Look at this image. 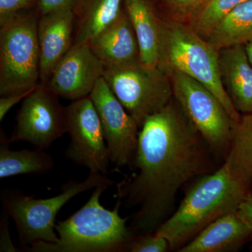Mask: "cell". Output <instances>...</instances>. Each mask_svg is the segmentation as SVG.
<instances>
[{
    "label": "cell",
    "mask_w": 252,
    "mask_h": 252,
    "mask_svg": "<svg viewBox=\"0 0 252 252\" xmlns=\"http://www.w3.org/2000/svg\"><path fill=\"white\" fill-rule=\"evenodd\" d=\"M172 97L140 126L133 173L117 184L116 198L135 208L128 225L134 235L156 233L173 213L180 189L221 165Z\"/></svg>",
    "instance_id": "cell-1"
},
{
    "label": "cell",
    "mask_w": 252,
    "mask_h": 252,
    "mask_svg": "<svg viewBox=\"0 0 252 252\" xmlns=\"http://www.w3.org/2000/svg\"><path fill=\"white\" fill-rule=\"evenodd\" d=\"M248 193L222 164L192 185L177 210L156 233L166 239L170 251L177 252L212 222L237 211Z\"/></svg>",
    "instance_id": "cell-2"
},
{
    "label": "cell",
    "mask_w": 252,
    "mask_h": 252,
    "mask_svg": "<svg viewBox=\"0 0 252 252\" xmlns=\"http://www.w3.org/2000/svg\"><path fill=\"white\" fill-rule=\"evenodd\" d=\"M109 185L94 189L81 208L65 220L56 222L59 236L56 243L38 242L23 248L30 252H122L135 237L127 225L130 217L119 215L122 203L117 200L113 210L100 203V196Z\"/></svg>",
    "instance_id": "cell-3"
},
{
    "label": "cell",
    "mask_w": 252,
    "mask_h": 252,
    "mask_svg": "<svg viewBox=\"0 0 252 252\" xmlns=\"http://www.w3.org/2000/svg\"><path fill=\"white\" fill-rule=\"evenodd\" d=\"M158 67L179 72L201 83L220 99L235 123L241 114L227 94L220 67V51L188 24L161 18Z\"/></svg>",
    "instance_id": "cell-4"
},
{
    "label": "cell",
    "mask_w": 252,
    "mask_h": 252,
    "mask_svg": "<svg viewBox=\"0 0 252 252\" xmlns=\"http://www.w3.org/2000/svg\"><path fill=\"white\" fill-rule=\"evenodd\" d=\"M112 186L107 175L90 172L84 181L70 180L61 186V193L49 198L25 195L21 189H4L1 193L3 210L14 220L23 249L38 242L56 243V217L64 205L83 192L100 185Z\"/></svg>",
    "instance_id": "cell-5"
},
{
    "label": "cell",
    "mask_w": 252,
    "mask_h": 252,
    "mask_svg": "<svg viewBox=\"0 0 252 252\" xmlns=\"http://www.w3.org/2000/svg\"><path fill=\"white\" fill-rule=\"evenodd\" d=\"M37 9L0 23V96L26 92L40 84Z\"/></svg>",
    "instance_id": "cell-6"
},
{
    "label": "cell",
    "mask_w": 252,
    "mask_h": 252,
    "mask_svg": "<svg viewBox=\"0 0 252 252\" xmlns=\"http://www.w3.org/2000/svg\"><path fill=\"white\" fill-rule=\"evenodd\" d=\"M173 97L220 164L229 152L236 123L224 106L201 83L179 72L168 73Z\"/></svg>",
    "instance_id": "cell-7"
},
{
    "label": "cell",
    "mask_w": 252,
    "mask_h": 252,
    "mask_svg": "<svg viewBox=\"0 0 252 252\" xmlns=\"http://www.w3.org/2000/svg\"><path fill=\"white\" fill-rule=\"evenodd\" d=\"M103 77L140 126L173 97L170 74L160 67H148L140 60L105 67Z\"/></svg>",
    "instance_id": "cell-8"
},
{
    "label": "cell",
    "mask_w": 252,
    "mask_h": 252,
    "mask_svg": "<svg viewBox=\"0 0 252 252\" xmlns=\"http://www.w3.org/2000/svg\"><path fill=\"white\" fill-rule=\"evenodd\" d=\"M69 145L64 156L93 173L107 175L111 161L100 120L90 96L72 101L65 107Z\"/></svg>",
    "instance_id": "cell-9"
},
{
    "label": "cell",
    "mask_w": 252,
    "mask_h": 252,
    "mask_svg": "<svg viewBox=\"0 0 252 252\" xmlns=\"http://www.w3.org/2000/svg\"><path fill=\"white\" fill-rule=\"evenodd\" d=\"M10 143L26 142L45 150L66 132L65 107L59 97L39 84L28 94L18 109Z\"/></svg>",
    "instance_id": "cell-10"
},
{
    "label": "cell",
    "mask_w": 252,
    "mask_h": 252,
    "mask_svg": "<svg viewBox=\"0 0 252 252\" xmlns=\"http://www.w3.org/2000/svg\"><path fill=\"white\" fill-rule=\"evenodd\" d=\"M98 114L113 171L132 170L135 162L140 126L116 97L104 77L90 94Z\"/></svg>",
    "instance_id": "cell-11"
},
{
    "label": "cell",
    "mask_w": 252,
    "mask_h": 252,
    "mask_svg": "<svg viewBox=\"0 0 252 252\" xmlns=\"http://www.w3.org/2000/svg\"><path fill=\"white\" fill-rule=\"evenodd\" d=\"M105 66L88 44L72 45L45 84L59 98L77 100L90 95Z\"/></svg>",
    "instance_id": "cell-12"
},
{
    "label": "cell",
    "mask_w": 252,
    "mask_h": 252,
    "mask_svg": "<svg viewBox=\"0 0 252 252\" xmlns=\"http://www.w3.org/2000/svg\"><path fill=\"white\" fill-rule=\"evenodd\" d=\"M74 13L72 8L39 16L38 39L41 55L40 84L45 85L56 64L73 44Z\"/></svg>",
    "instance_id": "cell-13"
},
{
    "label": "cell",
    "mask_w": 252,
    "mask_h": 252,
    "mask_svg": "<svg viewBox=\"0 0 252 252\" xmlns=\"http://www.w3.org/2000/svg\"><path fill=\"white\" fill-rule=\"evenodd\" d=\"M88 44L105 67L140 60L138 41L124 5L119 16Z\"/></svg>",
    "instance_id": "cell-14"
},
{
    "label": "cell",
    "mask_w": 252,
    "mask_h": 252,
    "mask_svg": "<svg viewBox=\"0 0 252 252\" xmlns=\"http://www.w3.org/2000/svg\"><path fill=\"white\" fill-rule=\"evenodd\" d=\"M252 228L238 214L220 217L177 252H235L249 243Z\"/></svg>",
    "instance_id": "cell-15"
},
{
    "label": "cell",
    "mask_w": 252,
    "mask_h": 252,
    "mask_svg": "<svg viewBox=\"0 0 252 252\" xmlns=\"http://www.w3.org/2000/svg\"><path fill=\"white\" fill-rule=\"evenodd\" d=\"M220 77L227 94L241 115L252 114V65L245 45L220 50Z\"/></svg>",
    "instance_id": "cell-16"
},
{
    "label": "cell",
    "mask_w": 252,
    "mask_h": 252,
    "mask_svg": "<svg viewBox=\"0 0 252 252\" xmlns=\"http://www.w3.org/2000/svg\"><path fill=\"white\" fill-rule=\"evenodd\" d=\"M124 7L140 49V61L150 67H158L161 18L152 0H124Z\"/></svg>",
    "instance_id": "cell-17"
},
{
    "label": "cell",
    "mask_w": 252,
    "mask_h": 252,
    "mask_svg": "<svg viewBox=\"0 0 252 252\" xmlns=\"http://www.w3.org/2000/svg\"><path fill=\"white\" fill-rule=\"evenodd\" d=\"M124 0H77L72 45L87 44L119 16Z\"/></svg>",
    "instance_id": "cell-18"
},
{
    "label": "cell",
    "mask_w": 252,
    "mask_h": 252,
    "mask_svg": "<svg viewBox=\"0 0 252 252\" xmlns=\"http://www.w3.org/2000/svg\"><path fill=\"white\" fill-rule=\"evenodd\" d=\"M223 164L233 180L249 193L252 191V114L242 115L235 124Z\"/></svg>",
    "instance_id": "cell-19"
},
{
    "label": "cell",
    "mask_w": 252,
    "mask_h": 252,
    "mask_svg": "<svg viewBox=\"0 0 252 252\" xmlns=\"http://www.w3.org/2000/svg\"><path fill=\"white\" fill-rule=\"evenodd\" d=\"M4 131L0 132V179L19 175H42L54 167V158L41 149L12 151Z\"/></svg>",
    "instance_id": "cell-20"
},
{
    "label": "cell",
    "mask_w": 252,
    "mask_h": 252,
    "mask_svg": "<svg viewBox=\"0 0 252 252\" xmlns=\"http://www.w3.org/2000/svg\"><path fill=\"white\" fill-rule=\"evenodd\" d=\"M206 39L219 51L252 41V0L244 1L225 15Z\"/></svg>",
    "instance_id": "cell-21"
},
{
    "label": "cell",
    "mask_w": 252,
    "mask_h": 252,
    "mask_svg": "<svg viewBox=\"0 0 252 252\" xmlns=\"http://www.w3.org/2000/svg\"><path fill=\"white\" fill-rule=\"evenodd\" d=\"M245 1L248 0H210L188 25L206 39L225 15Z\"/></svg>",
    "instance_id": "cell-22"
},
{
    "label": "cell",
    "mask_w": 252,
    "mask_h": 252,
    "mask_svg": "<svg viewBox=\"0 0 252 252\" xmlns=\"http://www.w3.org/2000/svg\"><path fill=\"white\" fill-rule=\"evenodd\" d=\"M210 0H152L162 19L189 24Z\"/></svg>",
    "instance_id": "cell-23"
},
{
    "label": "cell",
    "mask_w": 252,
    "mask_h": 252,
    "mask_svg": "<svg viewBox=\"0 0 252 252\" xmlns=\"http://www.w3.org/2000/svg\"><path fill=\"white\" fill-rule=\"evenodd\" d=\"M170 251V245L165 238L157 233L135 235L128 243L126 252H166Z\"/></svg>",
    "instance_id": "cell-24"
},
{
    "label": "cell",
    "mask_w": 252,
    "mask_h": 252,
    "mask_svg": "<svg viewBox=\"0 0 252 252\" xmlns=\"http://www.w3.org/2000/svg\"><path fill=\"white\" fill-rule=\"evenodd\" d=\"M38 0H0V23L27 10L37 9Z\"/></svg>",
    "instance_id": "cell-25"
},
{
    "label": "cell",
    "mask_w": 252,
    "mask_h": 252,
    "mask_svg": "<svg viewBox=\"0 0 252 252\" xmlns=\"http://www.w3.org/2000/svg\"><path fill=\"white\" fill-rule=\"evenodd\" d=\"M7 214L4 210L0 220V252H23L16 248L11 241L9 233V219Z\"/></svg>",
    "instance_id": "cell-26"
},
{
    "label": "cell",
    "mask_w": 252,
    "mask_h": 252,
    "mask_svg": "<svg viewBox=\"0 0 252 252\" xmlns=\"http://www.w3.org/2000/svg\"><path fill=\"white\" fill-rule=\"evenodd\" d=\"M77 0H38L39 15L49 14L57 10L72 8L74 9Z\"/></svg>",
    "instance_id": "cell-27"
},
{
    "label": "cell",
    "mask_w": 252,
    "mask_h": 252,
    "mask_svg": "<svg viewBox=\"0 0 252 252\" xmlns=\"http://www.w3.org/2000/svg\"><path fill=\"white\" fill-rule=\"evenodd\" d=\"M35 88L31 89V90L26 91V92L17 93V94L1 96V97H0V122H2L5 116L10 109L12 108L16 104H18L20 101L23 100V99L28 94H31L32 91L34 90Z\"/></svg>",
    "instance_id": "cell-28"
},
{
    "label": "cell",
    "mask_w": 252,
    "mask_h": 252,
    "mask_svg": "<svg viewBox=\"0 0 252 252\" xmlns=\"http://www.w3.org/2000/svg\"><path fill=\"white\" fill-rule=\"evenodd\" d=\"M239 216L252 228V193H249L239 206Z\"/></svg>",
    "instance_id": "cell-29"
},
{
    "label": "cell",
    "mask_w": 252,
    "mask_h": 252,
    "mask_svg": "<svg viewBox=\"0 0 252 252\" xmlns=\"http://www.w3.org/2000/svg\"><path fill=\"white\" fill-rule=\"evenodd\" d=\"M245 46L247 54H248L249 61H250L252 65V41H250L248 44H245Z\"/></svg>",
    "instance_id": "cell-30"
},
{
    "label": "cell",
    "mask_w": 252,
    "mask_h": 252,
    "mask_svg": "<svg viewBox=\"0 0 252 252\" xmlns=\"http://www.w3.org/2000/svg\"><path fill=\"white\" fill-rule=\"evenodd\" d=\"M249 249H250V251L252 252V236L250 242H249Z\"/></svg>",
    "instance_id": "cell-31"
},
{
    "label": "cell",
    "mask_w": 252,
    "mask_h": 252,
    "mask_svg": "<svg viewBox=\"0 0 252 252\" xmlns=\"http://www.w3.org/2000/svg\"><path fill=\"white\" fill-rule=\"evenodd\" d=\"M250 193H252V191H251V192H250Z\"/></svg>",
    "instance_id": "cell-32"
}]
</instances>
